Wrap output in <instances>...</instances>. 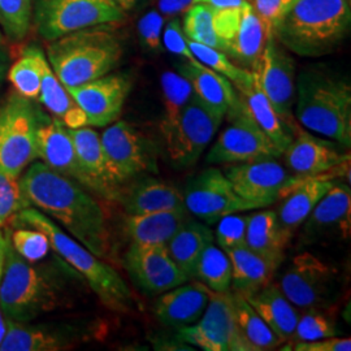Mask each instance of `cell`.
<instances>
[{"label": "cell", "instance_id": "11", "mask_svg": "<svg viewBox=\"0 0 351 351\" xmlns=\"http://www.w3.org/2000/svg\"><path fill=\"white\" fill-rule=\"evenodd\" d=\"M223 119L208 110L194 94L175 123L162 130L172 163L186 168L197 163L211 143Z\"/></svg>", "mask_w": 351, "mask_h": 351}, {"label": "cell", "instance_id": "38", "mask_svg": "<svg viewBox=\"0 0 351 351\" xmlns=\"http://www.w3.org/2000/svg\"><path fill=\"white\" fill-rule=\"evenodd\" d=\"M194 278L213 291H230L232 285V263L226 252L210 243L202 252L195 265Z\"/></svg>", "mask_w": 351, "mask_h": 351}, {"label": "cell", "instance_id": "1", "mask_svg": "<svg viewBox=\"0 0 351 351\" xmlns=\"http://www.w3.org/2000/svg\"><path fill=\"white\" fill-rule=\"evenodd\" d=\"M20 182L32 207L63 226L69 236L98 258L108 256L107 219L90 191L38 160L23 172Z\"/></svg>", "mask_w": 351, "mask_h": 351}, {"label": "cell", "instance_id": "58", "mask_svg": "<svg viewBox=\"0 0 351 351\" xmlns=\"http://www.w3.org/2000/svg\"><path fill=\"white\" fill-rule=\"evenodd\" d=\"M3 40H4V36H3V33H1V30H0V45L3 43Z\"/></svg>", "mask_w": 351, "mask_h": 351}, {"label": "cell", "instance_id": "33", "mask_svg": "<svg viewBox=\"0 0 351 351\" xmlns=\"http://www.w3.org/2000/svg\"><path fill=\"white\" fill-rule=\"evenodd\" d=\"M213 242V233L207 224L188 219L165 243V247L176 265L189 280H193L202 252Z\"/></svg>", "mask_w": 351, "mask_h": 351}, {"label": "cell", "instance_id": "17", "mask_svg": "<svg viewBox=\"0 0 351 351\" xmlns=\"http://www.w3.org/2000/svg\"><path fill=\"white\" fill-rule=\"evenodd\" d=\"M132 85L130 75L108 73L88 84L66 88V90L86 114L88 126L104 128L111 125L120 117Z\"/></svg>", "mask_w": 351, "mask_h": 351}, {"label": "cell", "instance_id": "47", "mask_svg": "<svg viewBox=\"0 0 351 351\" xmlns=\"http://www.w3.org/2000/svg\"><path fill=\"white\" fill-rule=\"evenodd\" d=\"M164 21L163 16L155 10L147 11L141 16L137 24V32L139 42L145 50L150 52L162 51Z\"/></svg>", "mask_w": 351, "mask_h": 351}, {"label": "cell", "instance_id": "2", "mask_svg": "<svg viewBox=\"0 0 351 351\" xmlns=\"http://www.w3.org/2000/svg\"><path fill=\"white\" fill-rule=\"evenodd\" d=\"M350 25L351 0H295L272 34L290 52L319 58L337 49Z\"/></svg>", "mask_w": 351, "mask_h": 351}, {"label": "cell", "instance_id": "30", "mask_svg": "<svg viewBox=\"0 0 351 351\" xmlns=\"http://www.w3.org/2000/svg\"><path fill=\"white\" fill-rule=\"evenodd\" d=\"M189 219L186 208L128 215L125 232L132 243L142 246L165 245Z\"/></svg>", "mask_w": 351, "mask_h": 351}, {"label": "cell", "instance_id": "52", "mask_svg": "<svg viewBox=\"0 0 351 351\" xmlns=\"http://www.w3.org/2000/svg\"><path fill=\"white\" fill-rule=\"evenodd\" d=\"M194 0H156L158 12L165 19H176L178 14L186 12Z\"/></svg>", "mask_w": 351, "mask_h": 351}, {"label": "cell", "instance_id": "46", "mask_svg": "<svg viewBox=\"0 0 351 351\" xmlns=\"http://www.w3.org/2000/svg\"><path fill=\"white\" fill-rule=\"evenodd\" d=\"M249 221V215H226L217 223L216 234L213 236L221 250H230L245 246L246 228Z\"/></svg>", "mask_w": 351, "mask_h": 351}, {"label": "cell", "instance_id": "43", "mask_svg": "<svg viewBox=\"0 0 351 351\" xmlns=\"http://www.w3.org/2000/svg\"><path fill=\"white\" fill-rule=\"evenodd\" d=\"M14 251L30 263H38L50 252L47 236L34 228L16 226L14 230L5 229Z\"/></svg>", "mask_w": 351, "mask_h": 351}, {"label": "cell", "instance_id": "51", "mask_svg": "<svg viewBox=\"0 0 351 351\" xmlns=\"http://www.w3.org/2000/svg\"><path fill=\"white\" fill-rule=\"evenodd\" d=\"M295 351H350L351 339L339 337L316 339V341H302L291 345Z\"/></svg>", "mask_w": 351, "mask_h": 351}, {"label": "cell", "instance_id": "37", "mask_svg": "<svg viewBox=\"0 0 351 351\" xmlns=\"http://www.w3.org/2000/svg\"><path fill=\"white\" fill-rule=\"evenodd\" d=\"M45 56V52L38 46L30 45L24 49L20 59L8 71V80L16 93L27 99L36 101L39 97L42 60Z\"/></svg>", "mask_w": 351, "mask_h": 351}, {"label": "cell", "instance_id": "12", "mask_svg": "<svg viewBox=\"0 0 351 351\" xmlns=\"http://www.w3.org/2000/svg\"><path fill=\"white\" fill-rule=\"evenodd\" d=\"M223 172L239 197L252 204L255 210L280 201L302 177L289 171L276 159L228 164Z\"/></svg>", "mask_w": 351, "mask_h": 351}, {"label": "cell", "instance_id": "44", "mask_svg": "<svg viewBox=\"0 0 351 351\" xmlns=\"http://www.w3.org/2000/svg\"><path fill=\"white\" fill-rule=\"evenodd\" d=\"M29 206L20 177L0 171V228L11 223L14 215Z\"/></svg>", "mask_w": 351, "mask_h": 351}, {"label": "cell", "instance_id": "35", "mask_svg": "<svg viewBox=\"0 0 351 351\" xmlns=\"http://www.w3.org/2000/svg\"><path fill=\"white\" fill-rule=\"evenodd\" d=\"M245 246L276 268L284 262L288 243L277 224L276 211H259L249 215Z\"/></svg>", "mask_w": 351, "mask_h": 351}, {"label": "cell", "instance_id": "21", "mask_svg": "<svg viewBox=\"0 0 351 351\" xmlns=\"http://www.w3.org/2000/svg\"><path fill=\"white\" fill-rule=\"evenodd\" d=\"M37 146L38 159H40V162L95 194V186L91 178L78 160L68 128L59 119H50L46 114L38 128Z\"/></svg>", "mask_w": 351, "mask_h": 351}, {"label": "cell", "instance_id": "25", "mask_svg": "<svg viewBox=\"0 0 351 351\" xmlns=\"http://www.w3.org/2000/svg\"><path fill=\"white\" fill-rule=\"evenodd\" d=\"M68 132L75 143L78 160L95 186V194L108 201H117L123 188L114 181L110 171L101 136L90 126L68 128Z\"/></svg>", "mask_w": 351, "mask_h": 351}, {"label": "cell", "instance_id": "29", "mask_svg": "<svg viewBox=\"0 0 351 351\" xmlns=\"http://www.w3.org/2000/svg\"><path fill=\"white\" fill-rule=\"evenodd\" d=\"M75 333L50 326H32L8 319L0 351H58L71 348Z\"/></svg>", "mask_w": 351, "mask_h": 351}, {"label": "cell", "instance_id": "14", "mask_svg": "<svg viewBox=\"0 0 351 351\" xmlns=\"http://www.w3.org/2000/svg\"><path fill=\"white\" fill-rule=\"evenodd\" d=\"M182 195L189 213L207 226L216 224L230 213L255 210L252 204L239 197L224 172L217 168H210L194 177Z\"/></svg>", "mask_w": 351, "mask_h": 351}, {"label": "cell", "instance_id": "40", "mask_svg": "<svg viewBox=\"0 0 351 351\" xmlns=\"http://www.w3.org/2000/svg\"><path fill=\"white\" fill-rule=\"evenodd\" d=\"M162 93L164 113L160 123V132L175 123L194 95L188 80L172 71H167L162 75Z\"/></svg>", "mask_w": 351, "mask_h": 351}, {"label": "cell", "instance_id": "45", "mask_svg": "<svg viewBox=\"0 0 351 351\" xmlns=\"http://www.w3.org/2000/svg\"><path fill=\"white\" fill-rule=\"evenodd\" d=\"M337 329L330 317L319 311V308H308L298 317L290 345L302 341H316L336 336Z\"/></svg>", "mask_w": 351, "mask_h": 351}, {"label": "cell", "instance_id": "13", "mask_svg": "<svg viewBox=\"0 0 351 351\" xmlns=\"http://www.w3.org/2000/svg\"><path fill=\"white\" fill-rule=\"evenodd\" d=\"M199 322V320H198ZM178 339L206 351H251L236 323L232 293L210 290V301L197 326L178 329Z\"/></svg>", "mask_w": 351, "mask_h": 351}, {"label": "cell", "instance_id": "7", "mask_svg": "<svg viewBox=\"0 0 351 351\" xmlns=\"http://www.w3.org/2000/svg\"><path fill=\"white\" fill-rule=\"evenodd\" d=\"M46 113L19 93L0 103V171L20 177L38 160V128Z\"/></svg>", "mask_w": 351, "mask_h": 351}, {"label": "cell", "instance_id": "24", "mask_svg": "<svg viewBox=\"0 0 351 351\" xmlns=\"http://www.w3.org/2000/svg\"><path fill=\"white\" fill-rule=\"evenodd\" d=\"M177 73L188 80L197 98L223 120L228 111L239 103V93L233 84L198 60H186L177 65Z\"/></svg>", "mask_w": 351, "mask_h": 351}, {"label": "cell", "instance_id": "15", "mask_svg": "<svg viewBox=\"0 0 351 351\" xmlns=\"http://www.w3.org/2000/svg\"><path fill=\"white\" fill-rule=\"evenodd\" d=\"M336 271L311 252L298 254L285 271L280 289L291 304L300 308L326 306L335 288Z\"/></svg>", "mask_w": 351, "mask_h": 351}, {"label": "cell", "instance_id": "18", "mask_svg": "<svg viewBox=\"0 0 351 351\" xmlns=\"http://www.w3.org/2000/svg\"><path fill=\"white\" fill-rule=\"evenodd\" d=\"M335 141L317 138L297 125L293 139L282 151L287 168L298 176H323L333 180L330 172H339L350 163V154Z\"/></svg>", "mask_w": 351, "mask_h": 351}, {"label": "cell", "instance_id": "53", "mask_svg": "<svg viewBox=\"0 0 351 351\" xmlns=\"http://www.w3.org/2000/svg\"><path fill=\"white\" fill-rule=\"evenodd\" d=\"M194 3H204L208 4L216 10H221V8H243L247 4H250V1L247 0H194Z\"/></svg>", "mask_w": 351, "mask_h": 351}, {"label": "cell", "instance_id": "36", "mask_svg": "<svg viewBox=\"0 0 351 351\" xmlns=\"http://www.w3.org/2000/svg\"><path fill=\"white\" fill-rule=\"evenodd\" d=\"M232 303L239 333L251 351L275 350L282 342L245 297L232 293Z\"/></svg>", "mask_w": 351, "mask_h": 351}, {"label": "cell", "instance_id": "31", "mask_svg": "<svg viewBox=\"0 0 351 351\" xmlns=\"http://www.w3.org/2000/svg\"><path fill=\"white\" fill-rule=\"evenodd\" d=\"M246 300L282 343L291 341L300 314L278 285L268 284Z\"/></svg>", "mask_w": 351, "mask_h": 351}, {"label": "cell", "instance_id": "19", "mask_svg": "<svg viewBox=\"0 0 351 351\" xmlns=\"http://www.w3.org/2000/svg\"><path fill=\"white\" fill-rule=\"evenodd\" d=\"M124 263L134 284L147 294H162L189 281L188 276L169 256L165 245L142 246L132 243Z\"/></svg>", "mask_w": 351, "mask_h": 351}, {"label": "cell", "instance_id": "22", "mask_svg": "<svg viewBox=\"0 0 351 351\" xmlns=\"http://www.w3.org/2000/svg\"><path fill=\"white\" fill-rule=\"evenodd\" d=\"M335 182L323 176H302L280 199L277 224L287 243Z\"/></svg>", "mask_w": 351, "mask_h": 351}, {"label": "cell", "instance_id": "28", "mask_svg": "<svg viewBox=\"0 0 351 351\" xmlns=\"http://www.w3.org/2000/svg\"><path fill=\"white\" fill-rule=\"evenodd\" d=\"M236 90L252 121L261 128L278 150L281 152L285 150L293 139L294 129L284 123L277 114L259 85L256 72H252V78L246 86Z\"/></svg>", "mask_w": 351, "mask_h": 351}, {"label": "cell", "instance_id": "6", "mask_svg": "<svg viewBox=\"0 0 351 351\" xmlns=\"http://www.w3.org/2000/svg\"><path fill=\"white\" fill-rule=\"evenodd\" d=\"M58 302L59 288L51 272L25 261L8 239L0 281V308L4 315L17 323H32L38 316L52 311Z\"/></svg>", "mask_w": 351, "mask_h": 351}, {"label": "cell", "instance_id": "32", "mask_svg": "<svg viewBox=\"0 0 351 351\" xmlns=\"http://www.w3.org/2000/svg\"><path fill=\"white\" fill-rule=\"evenodd\" d=\"M226 252L232 263L230 289H233V293L247 298L271 284L277 271L274 264L246 246L230 249Z\"/></svg>", "mask_w": 351, "mask_h": 351}, {"label": "cell", "instance_id": "16", "mask_svg": "<svg viewBox=\"0 0 351 351\" xmlns=\"http://www.w3.org/2000/svg\"><path fill=\"white\" fill-rule=\"evenodd\" d=\"M255 72L261 88L280 119L294 129L297 126L293 112L295 101V63L289 51L272 33L268 36L262 60Z\"/></svg>", "mask_w": 351, "mask_h": 351}, {"label": "cell", "instance_id": "54", "mask_svg": "<svg viewBox=\"0 0 351 351\" xmlns=\"http://www.w3.org/2000/svg\"><path fill=\"white\" fill-rule=\"evenodd\" d=\"M7 246H8V237L7 232L0 228V281L3 276L4 271V264H5V258H7Z\"/></svg>", "mask_w": 351, "mask_h": 351}, {"label": "cell", "instance_id": "42", "mask_svg": "<svg viewBox=\"0 0 351 351\" xmlns=\"http://www.w3.org/2000/svg\"><path fill=\"white\" fill-rule=\"evenodd\" d=\"M33 17V0H0V30L13 42L29 33Z\"/></svg>", "mask_w": 351, "mask_h": 351}, {"label": "cell", "instance_id": "50", "mask_svg": "<svg viewBox=\"0 0 351 351\" xmlns=\"http://www.w3.org/2000/svg\"><path fill=\"white\" fill-rule=\"evenodd\" d=\"M294 1L295 0H252L251 5L272 32V27L287 13Z\"/></svg>", "mask_w": 351, "mask_h": 351}, {"label": "cell", "instance_id": "20", "mask_svg": "<svg viewBox=\"0 0 351 351\" xmlns=\"http://www.w3.org/2000/svg\"><path fill=\"white\" fill-rule=\"evenodd\" d=\"M302 226L301 245H311L326 239H349L351 233L349 185L335 182L317 202Z\"/></svg>", "mask_w": 351, "mask_h": 351}, {"label": "cell", "instance_id": "48", "mask_svg": "<svg viewBox=\"0 0 351 351\" xmlns=\"http://www.w3.org/2000/svg\"><path fill=\"white\" fill-rule=\"evenodd\" d=\"M162 42L164 47L169 52L184 58L185 60H195V58L189 49L188 38L185 36L178 19H172L164 26Z\"/></svg>", "mask_w": 351, "mask_h": 351}, {"label": "cell", "instance_id": "57", "mask_svg": "<svg viewBox=\"0 0 351 351\" xmlns=\"http://www.w3.org/2000/svg\"><path fill=\"white\" fill-rule=\"evenodd\" d=\"M7 330H8V317L4 315L3 310L0 308V346L5 339Z\"/></svg>", "mask_w": 351, "mask_h": 351}, {"label": "cell", "instance_id": "10", "mask_svg": "<svg viewBox=\"0 0 351 351\" xmlns=\"http://www.w3.org/2000/svg\"><path fill=\"white\" fill-rule=\"evenodd\" d=\"M101 142L110 171L121 188L138 176L158 172L154 143L125 121L108 125L101 133Z\"/></svg>", "mask_w": 351, "mask_h": 351}, {"label": "cell", "instance_id": "26", "mask_svg": "<svg viewBox=\"0 0 351 351\" xmlns=\"http://www.w3.org/2000/svg\"><path fill=\"white\" fill-rule=\"evenodd\" d=\"M117 202L123 204L128 215L186 208L184 195L178 189L155 178H143L129 188L121 189Z\"/></svg>", "mask_w": 351, "mask_h": 351}, {"label": "cell", "instance_id": "4", "mask_svg": "<svg viewBox=\"0 0 351 351\" xmlns=\"http://www.w3.org/2000/svg\"><path fill=\"white\" fill-rule=\"evenodd\" d=\"M124 53L110 24L90 26L50 40L47 60L65 88H75L111 73Z\"/></svg>", "mask_w": 351, "mask_h": 351}, {"label": "cell", "instance_id": "34", "mask_svg": "<svg viewBox=\"0 0 351 351\" xmlns=\"http://www.w3.org/2000/svg\"><path fill=\"white\" fill-rule=\"evenodd\" d=\"M38 99L66 128L78 129L88 126L86 114L53 73L46 56L42 60V78Z\"/></svg>", "mask_w": 351, "mask_h": 351}, {"label": "cell", "instance_id": "41", "mask_svg": "<svg viewBox=\"0 0 351 351\" xmlns=\"http://www.w3.org/2000/svg\"><path fill=\"white\" fill-rule=\"evenodd\" d=\"M182 30L190 40L224 52V46L213 27V7L204 3H193L184 17Z\"/></svg>", "mask_w": 351, "mask_h": 351}, {"label": "cell", "instance_id": "3", "mask_svg": "<svg viewBox=\"0 0 351 351\" xmlns=\"http://www.w3.org/2000/svg\"><path fill=\"white\" fill-rule=\"evenodd\" d=\"M11 223L13 226H29L43 232L50 241L51 249L85 278L108 310L121 314L132 310L133 295L124 278L45 213L29 206L14 215Z\"/></svg>", "mask_w": 351, "mask_h": 351}, {"label": "cell", "instance_id": "55", "mask_svg": "<svg viewBox=\"0 0 351 351\" xmlns=\"http://www.w3.org/2000/svg\"><path fill=\"white\" fill-rule=\"evenodd\" d=\"M124 12H130L145 5L149 0H113Z\"/></svg>", "mask_w": 351, "mask_h": 351}, {"label": "cell", "instance_id": "5", "mask_svg": "<svg viewBox=\"0 0 351 351\" xmlns=\"http://www.w3.org/2000/svg\"><path fill=\"white\" fill-rule=\"evenodd\" d=\"M295 95V119L303 128L350 149L349 81L320 71H307L298 78Z\"/></svg>", "mask_w": 351, "mask_h": 351}, {"label": "cell", "instance_id": "8", "mask_svg": "<svg viewBox=\"0 0 351 351\" xmlns=\"http://www.w3.org/2000/svg\"><path fill=\"white\" fill-rule=\"evenodd\" d=\"M126 14L113 0H33L39 36L53 40L90 26L119 24Z\"/></svg>", "mask_w": 351, "mask_h": 351}, {"label": "cell", "instance_id": "23", "mask_svg": "<svg viewBox=\"0 0 351 351\" xmlns=\"http://www.w3.org/2000/svg\"><path fill=\"white\" fill-rule=\"evenodd\" d=\"M210 301V289L202 282L182 284L162 293L155 303V315L164 326L180 329L195 324Z\"/></svg>", "mask_w": 351, "mask_h": 351}, {"label": "cell", "instance_id": "56", "mask_svg": "<svg viewBox=\"0 0 351 351\" xmlns=\"http://www.w3.org/2000/svg\"><path fill=\"white\" fill-rule=\"evenodd\" d=\"M7 73H8V56L5 51L0 47V85Z\"/></svg>", "mask_w": 351, "mask_h": 351}, {"label": "cell", "instance_id": "27", "mask_svg": "<svg viewBox=\"0 0 351 351\" xmlns=\"http://www.w3.org/2000/svg\"><path fill=\"white\" fill-rule=\"evenodd\" d=\"M271 33L272 32L255 12L250 3L242 8L239 29L226 45L224 52L228 58H232L239 64L241 68L255 72L259 68L264 47Z\"/></svg>", "mask_w": 351, "mask_h": 351}, {"label": "cell", "instance_id": "49", "mask_svg": "<svg viewBox=\"0 0 351 351\" xmlns=\"http://www.w3.org/2000/svg\"><path fill=\"white\" fill-rule=\"evenodd\" d=\"M242 8H213V27L219 39L221 40L224 51L229 40L234 37L239 29Z\"/></svg>", "mask_w": 351, "mask_h": 351}, {"label": "cell", "instance_id": "9", "mask_svg": "<svg viewBox=\"0 0 351 351\" xmlns=\"http://www.w3.org/2000/svg\"><path fill=\"white\" fill-rule=\"evenodd\" d=\"M226 116L230 123L208 151L207 163L224 165L249 163L263 159H277L282 155L261 128L252 121L241 99L228 111Z\"/></svg>", "mask_w": 351, "mask_h": 351}, {"label": "cell", "instance_id": "39", "mask_svg": "<svg viewBox=\"0 0 351 351\" xmlns=\"http://www.w3.org/2000/svg\"><path fill=\"white\" fill-rule=\"evenodd\" d=\"M188 46L195 60L213 69V72L226 77L234 88H243L250 82L252 72L232 63L226 52L190 39H188Z\"/></svg>", "mask_w": 351, "mask_h": 351}]
</instances>
